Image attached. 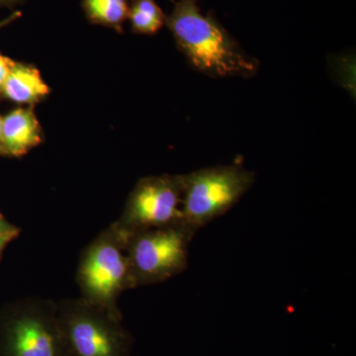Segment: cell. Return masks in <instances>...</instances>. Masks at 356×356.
Segmentation results:
<instances>
[{
  "label": "cell",
  "mask_w": 356,
  "mask_h": 356,
  "mask_svg": "<svg viewBox=\"0 0 356 356\" xmlns=\"http://www.w3.org/2000/svg\"><path fill=\"white\" fill-rule=\"evenodd\" d=\"M128 19L134 33L154 35L165 25L166 16L156 0H133Z\"/></svg>",
  "instance_id": "obj_11"
},
{
  "label": "cell",
  "mask_w": 356,
  "mask_h": 356,
  "mask_svg": "<svg viewBox=\"0 0 356 356\" xmlns=\"http://www.w3.org/2000/svg\"><path fill=\"white\" fill-rule=\"evenodd\" d=\"M2 118L0 117V154H1Z\"/></svg>",
  "instance_id": "obj_16"
},
{
  "label": "cell",
  "mask_w": 356,
  "mask_h": 356,
  "mask_svg": "<svg viewBox=\"0 0 356 356\" xmlns=\"http://www.w3.org/2000/svg\"><path fill=\"white\" fill-rule=\"evenodd\" d=\"M165 25L189 64L211 77H243L257 74L259 63L250 57L213 16L203 15L197 0H179Z\"/></svg>",
  "instance_id": "obj_1"
},
{
  "label": "cell",
  "mask_w": 356,
  "mask_h": 356,
  "mask_svg": "<svg viewBox=\"0 0 356 356\" xmlns=\"http://www.w3.org/2000/svg\"><path fill=\"white\" fill-rule=\"evenodd\" d=\"M9 242L7 241L0 240V259H1L2 252H3L4 248L8 245Z\"/></svg>",
  "instance_id": "obj_15"
},
{
  "label": "cell",
  "mask_w": 356,
  "mask_h": 356,
  "mask_svg": "<svg viewBox=\"0 0 356 356\" xmlns=\"http://www.w3.org/2000/svg\"><path fill=\"white\" fill-rule=\"evenodd\" d=\"M13 60L9 58L4 57L3 55L0 54V95H2L4 84L7 77H8L9 72H10L11 67L13 65Z\"/></svg>",
  "instance_id": "obj_13"
},
{
  "label": "cell",
  "mask_w": 356,
  "mask_h": 356,
  "mask_svg": "<svg viewBox=\"0 0 356 356\" xmlns=\"http://www.w3.org/2000/svg\"><path fill=\"white\" fill-rule=\"evenodd\" d=\"M81 6L89 22L122 33L131 3L129 0H83Z\"/></svg>",
  "instance_id": "obj_10"
},
{
  "label": "cell",
  "mask_w": 356,
  "mask_h": 356,
  "mask_svg": "<svg viewBox=\"0 0 356 356\" xmlns=\"http://www.w3.org/2000/svg\"><path fill=\"white\" fill-rule=\"evenodd\" d=\"M127 240L128 236L112 222L83 250L77 267L81 298L116 315H122L119 297L134 288Z\"/></svg>",
  "instance_id": "obj_2"
},
{
  "label": "cell",
  "mask_w": 356,
  "mask_h": 356,
  "mask_svg": "<svg viewBox=\"0 0 356 356\" xmlns=\"http://www.w3.org/2000/svg\"><path fill=\"white\" fill-rule=\"evenodd\" d=\"M21 229L15 225L11 224L3 218L0 219V240L13 242L18 236H19Z\"/></svg>",
  "instance_id": "obj_12"
},
{
  "label": "cell",
  "mask_w": 356,
  "mask_h": 356,
  "mask_svg": "<svg viewBox=\"0 0 356 356\" xmlns=\"http://www.w3.org/2000/svg\"><path fill=\"white\" fill-rule=\"evenodd\" d=\"M20 16V11H16V13L11 14V15L8 16L6 19L0 20V29H2V28L6 27V26L10 24L11 22H13V21L19 18Z\"/></svg>",
  "instance_id": "obj_14"
},
{
  "label": "cell",
  "mask_w": 356,
  "mask_h": 356,
  "mask_svg": "<svg viewBox=\"0 0 356 356\" xmlns=\"http://www.w3.org/2000/svg\"><path fill=\"white\" fill-rule=\"evenodd\" d=\"M182 175L140 178L114 222L126 235L182 222Z\"/></svg>",
  "instance_id": "obj_7"
},
{
  "label": "cell",
  "mask_w": 356,
  "mask_h": 356,
  "mask_svg": "<svg viewBox=\"0 0 356 356\" xmlns=\"http://www.w3.org/2000/svg\"><path fill=\"white\" fill-rule=\"evenodd\" d=\"M254 182V172L236 165L182 175V222L197 232L231 210Z\"/></svg>",
  "instance_id": "obj_5"
},
{
  "label": "cell",
  "mask_w": 356,
  "mask_h": 356,
  "mask_svg": "<svg viewBox=\"0 0 356 356\" xmlns=\"http://www.w3.org/2000/svg\"><path fill=\"white\" fill-rule=\"evenodd\" d=\"M0 356H70L58 303L29 297L2 307Z\"/></svg>",
  "instance_id": "obj_3"
},
{
  "label": "cell",
  "mask_w": 356,
  "mask_h": 356,
  "mask_svg": "<svg viewBox=\"0 0 356 356\" xmlns=\"http://www.w3.org/2000/svg\"><path fill=\"white\" fill-rule=\"evenodd\" d=\"M17 1H20V0H0V4H9Z\"/></svg>",
  "instance_id": "obj_17"
},
{
  "label": "cell",
  "mask_w": 356,
  "mask_h": 356,
  "mask_svg": "<svg viewBox=\"0 0 356 356\" xmlns=\"http://www.w3.org/2000/svg\"><path fill=\"white\" fill-rule=\"evenodd\" d=\"M70 356H131L133 339L116 315L83 298L58 303Z\"/></svg>",
  "instance_id": "obj_4"
},
{
  "label": "cell",
  "mask_w": 356,
  "mask_h": 356,
  "mask_svg": "<svg viewBox=\"0 0 356 356\" xmlns=\"http://www.w3.org/2000/svg\"><path fill=\"white\" fill-rule=\"evenodd\" d=\"M1 218H3V217H2L1 213H0V219H1Z\"/></svg>",
  "instance_id": "obj_18"
},
{
  "label": "cell",
  "mask_w": 356,
  "mask_h": 356,
  "mask_svg": "<svg viewBox=\"0 0 356 356\" xmlns=\"http://www.w3.org/2000/svg\"><path fill=\"white\" fill-rule=\"evenodd\" d=\"M195 234L181 222L128 236L126 248L134 288L159 284L186 270Z\"/></svg>",
  "instance_id": "obj_6"
},
{
  "label": "cell",
  "mask_w": 356,
  "mask_h": 356,
  "mask_svg": "<svg viewBox=\"0 0 356 356\" xmlns=\"http://www.w3.org/2000/svg\"><path fill=\"white\" fill-rule=\"evenodd\" d=\"M49 93L50 88L36 67L13 63L2 90L7 99L18 104L34 105Z\"/></svg>",
  "instance_id": "obj_9"
},
{
  "label": "cell",
  "mask_w": 356,
  "mask_h": 356,
  "mask_svg": "<svg viewBox=\"0 0 356 356\" xmlns=\"http://www.w3.org/2000/svg\"><path fill=\"white\" fill-rule=\"evenodd\" d=\"M42 142V129L29 108H17L2 118L1 154L20 158Z\"/></svg>",
  "instance_id": "obj_8"
}]
</instances>
